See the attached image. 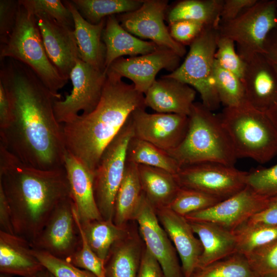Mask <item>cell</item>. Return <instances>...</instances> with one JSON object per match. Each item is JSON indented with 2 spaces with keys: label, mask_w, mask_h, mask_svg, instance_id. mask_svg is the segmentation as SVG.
<instances>
[{
  "label": "cell",
  "mask_w": 277,
  "mask_h": 277,
  "mask_svg": "<svg viewBox=\"0 0 277 277\" xmlns=\"http://www.w3.org/2000/svg\"><path fill=\"white\" fill-rule=\"evenodd\" d=\"M122 78L108 70L96 107L88 114H78L62 124L67 151L93 174L104 150L132 112L146 107L144 94Z\"/></svg>",
  "instance_id": "3"
},
{
  "label": "cell",
  "mask_w": 277,
  "mask_h": 277,
  "mask_svg": "<svg viewBox=\"0 0 277 277\" xmlns=\"http://www.w3.org/2000/svg\"><path fill=\"white\" fill-rule=\"evenodd\" d=\"M126 160L137 165L160 168L173 174H176L180 169L167 152L134 136L128 145Z\"/></svg>",
  "instance_id": "32"
},
{
  "label": "cell",
  "mask_w": 277,
  "mask_h": 277,
  "mask_svg": "<svg viewBox=\"0 0 277 277\" xmlns=\"http://www.w3.org/2000/svg\"><path fill=\"white\" fill-rule=\"evenodd\" d=\"M0 231L14 234L10 208L3 190L0 189Z\"/></svg>",
  "instance_id": "49"
},
{
  "label": "cell",
  "mask_w": 277,
  "mask_h": 277,
  "mask_svg": "<svg viewBox=\"0 0 277 277\" xmlns=\"http://www.w3.org/2000/svg\"><path fill=\"white\" fill-rule=\"evenodd\" d=\"M269 200V197L257 193L246 186L214 205L185 217L189 221L211 222L233 231L264 209Z\"/></svg>",
  "instance_id": "14"
},
{
  "label": "cell",
  "mask_w": 277,
  "mask_h": 277,
  "mask_svg": "<svg viewBox=\"0 0 277 277\" xmlns=\"http://www.w3.org/2000/svg\"><path fill=\"white\" fill-rule=\"evenodd\" d=\"M205 27L204 25L199 22L183 20L169 24L168 28L172 37L177 42L185 46L190 45Z\"/></svg>",
  "instance_id": "44"
},
{
  "label": "cell",
  "mask_w": 277,
  "mask_h": 277,
  "mask_svg": "<svg viewBox=\"0 0 277 277\" xmlns=\"http://www.w3.org/2000/svg\"><path fill=\"white\" fill-rule=\"evenodd\" d=\"M223 0H183L167 9L169 24L183 20L201 23L205 26L219 27Z\"/></svg>",
  "instance_id": "29"
},
{
  "label": "cell",
  "mask_w": 277,
  "mask_h": 277,
  "mask_svg": "<svg viewBox=\"0 0 277 277\" xmlns=\"http://www.w3.org/2000/svg\"><path fill=\"white\" fill-rule=\"evenodd\" d=\"M106 78V72L78 59L70 75L73 88L65 99L57 100L54 105L56 118L60 124L78 115L91 112L97 106Z\"/></svg>",
  "instance_id": "11"
},
{
  "label": "cell",
  "mask_w": 277,
  "mask_h": 277,
  "mask_svg": "<svg viewBox=\"0 0 277 277\" xmlns=\"http://www.w3.org/2000/svg\"><path fill=\"white\" fill-rule=\"evenodd\" d=\"M168 6L166 0H144L136 10L116 16L122 27L131 34L150 39L182 57L186 53L185 46L172 37L164 22Z\"/></svg>",
  "instance_id": "13"
},
{
  "label": "cell",
  "mask_w": 277,
  "mask_h": 277,
  "mask_svg": "<svg viewBox=\"0 0 277 277\" xmlns=\"http://www.w3.org/2000/svg\"><path fill=\"white\" fill-rule=\"evenodd\" d=\"M44 267L33 254L30 243L0 231V272L9 276L38 277Z\"/></svg>",
  "instance_id": "23"
},
{
  "label": "cell",
  "mask_w": 277,
  "mask_h": 277,
  "mask_svg": "<svg viewBox=\"0 0 277 277\" xmlns=\"http://www.w3.org/2000/svg\"><path fill=\"white\" fill-rule=\"evenodd\" d=\"M18 7V1H0V44L6 42L14 29Z\"/></svg>",
  "instance_id": "45"
},
{
  "label": "cell",
  "mask_w": 277,
  "mask_h": 277,
  "mask_svg": "<svg viewBox=\"0 0 277 277\" xmlns=\"http://www.w3.org/2000/svg\"><path fill=\"white\" fill-rule=\"evenodd\" d=\"M265 113L277 131V99L269 106Z\"/></svg>",
  "instance_id": "52"
},
{
  "label": "cell",
  "mask_w": 277,
  "mask_h": 277,
  "mask_svg": "<svg viewBox=\"0 0 277 277\" xmlns=\"http://www.w3.org/2000/svg\"><path fill=\"white\" fill-rule=\"evenodd\" d=\"M245 256L258 277H277V240Z\"/></svg>",
  "instance_id": "39"
},
{
  "label": "cell",
  "mask_w": 277,
  "mask_h": 277,
  "mask_svg": "<svg viewBox=\"0 0 277 277\" xmlns=\"http://www.w3.org/2000/svg\"><path fill=\"white\" fill-rule=\"evenodd\" d=\"M219 27L205 26L190 44L189 50L180 66L166 74L192 87L200 94L202 103L211 111L221 105L214 77L215 53Z\"/></svg>",
  "instance_id": "7"
},
{
  "label": "cell",
  "mask_w": 277,
  "mask_h": 277,
  "mask_svg": "<svg viewBox=\"0 0 277 277\" xmlns=\"http://www.w3.org/2000/svg\"><path fill=\"white\" fill-rule=\"evenodd\" d=\"M0 82L9 98L11 117L0 130V143L25 164L43 170L65 167L62 125L54 105L61 100L26 65L0 59Z\"/></svg>",
  "instance_id": "1"
},
{
  "label": "cell",
  "mask_w": 277,
  "mask_h": 277,
  "mask_svg": "<svg viewBox=\"0 0 277 277\" xmlns=\"http://www.w3.org/2000/svg\"><path fill=\"white\" fill-rule=\"evenodd\" d=\"M38 277H55L49 270L45 267L39 273Z\"/></svg>",
  "instance_id": "53"
},
{
  "label": "cell",
  "mask_w": 277,
  "mask_h": 277,
  "mask_svg": "<svg viewBox=\"0 0 277 277\" xmlns=\"http://www.w3.org/2000/svg\"><path fill=\"white\" fill-rule=\"evenodd\" d=\"M65 169L70 197L80 222L103 220L94 197V174L67 151L65 158Z\"/></svg>",
  "instance_id": "22"
},
{
  "label": "cell",
  "mask_w": 277,
  "mask_h": 277,
  "mask_svg": "<svg viewBox=\"0 0 277 277\" xmlns=\"http://www.w3.org/2000/svg\"><path fill=\"white\" fill-rule=\"evenodd\" d=\"M4 58L14 59L29 67L54 94L59 93L68 81L49 59L35 15L29 13L19 2L14 29L0 45V59Z\"/></svg>",
  "instance_id": "6"
},
{
  "label": "cell",
  "mask_w": 277,
  "mask_h": 277,
  "mask_svg": "<svg viewBox=\"0 0 277 277\" xmlns=\"http://www.w3.org/2000/svg\"><path fill=\"white\" fill-rule=\"evenodd\" d=\"M161 225L166 232L180 257L184 277H190L197 267L203 247L195 235L190 222L170 209H156Z\"/></svg>",
  "instance_id": "20"
},
{
  "label": "cell",
  "mask_w": 277,
  "mask_h": 277,
  "mask_svg": "<svg viewBox=\"0 0 277 277\" xmlns=\"http://www.w3.org/2000/svg\"><path fill=\"white\" fill-rule=\"evenodd\" d=\"M276 6H277V0H276ZM276 19H277V9H276ZM277 29V28H276Z\"/></svg>",
  "instance_id": "54"
},
{
  "label": "cell",
  "mask_w": 277,
  "mask_h": 277,
  "mask_svg": "<svg viewBox=\"0 0 277 277\" xmlns=\"http://www.w3.org/2000/svg\"><path fill=\"white\" fill-rule=\"evenodd\" d=\"M106 47L105 71L116 60L123 56L130 57L152 52L158 49L157 45L131 34L120 24L116 15L106 18L102 34Z\"/></svg>",
  "instance_id": "25"
},
{
  "label": "cell",
  "mask_w": 277,
  "mask_h": 277,
  "mask_svg": "<svg viewBox=\"0 0 277 277\" xmlns=\"http://www.w3.org/2000/svg\"><path fill=\"white\" fill-rule=\"evenodd\" d=\"M247 222L255 225L277 226V196L269 197L266 207Z\"/></svg>",
  "instance_id": "47"
},
{
  "label": "cell",
  "mask_w": 277,
  "mask_h": 277,
  "mask_svg": "<svg viewBox=\"0 0 277 277\" xmlns=\"http://www.w3.org/2000/svg\"><path fill=\"white\" fill-rule=\"evenodd\" d=\"M83 17L97 24L112 15L130 12L139 8L144 0H72Z\"/></svg>",
  "instance_id": "33"
},
{
  "label": "cell",
  "mask_w": 277,
  "mask_h": 277,
  "mask_svg": "<svg viewBox=\"0 0 277 277\" xmlns=\"http://www.w3.org/2000/svg\"><path fill=\"white\" fill-rule=\"evenodd\" d=\"M190 277H258L246 257L235 252L195 270Z\"/></svg>",
  "instance_id": "35"
},
{
  "label": "cell",
  "mask_w": 277,
  "mask_h": 277,
  "mask_svg": "<svg viewBox=\"0 0 277 277\" xmlns=\"http://www.w3.org/2000/svg\"><path fill=\"white\" fill-rule=\"evenodd\" d=\"M277 66V29L268 35L264 46V53Z\"/></svg>",
  "instance_id": "51"
},
{
  "label": "cell",
  "mask_w": 277,
  "mask_h": 277,
  "mask_svg": "<svg viewBox=\"0 0 277 277\" xmlns=\"http://www.w3.org/2000/svg\"><path fill=\"white\" fill-rule=\"evenodd\" d=\"M235 45L232 39L219 33L214 57L220 66L242 80L245 62L238 54Z\"/></svg>",
  "instance_id": "41"
},
{
  "label": "cell",
  "mask_w": 277,
  "mask_h": 277,
  "mask_svg": "<svg viewBox=\"0 0 277 277\" xmlns=\"http://www.w3.org/2000/svg\"><path fill=\"white\" fill-rule=\"evenodd\" d=\"M143 192L155 209L168 207L181 187L175 176L163 169L138 165Z\"/></svg>",
  "instance_id": "28"
},
{
  "label": "cell",
  "mask_w": 277,
  "mask_h": 277,
  "mask_svg": "<svg viewBox=\"0 0 277 277\" xmlns=\"http://www.w3.org/2000/svg\"><path fill=\"white\" fill-rule=\"evenodd\" d=\"M74 213L82 237L80 249L67 261L82 269L90 271L96 277H106L105 263L91 249L82 230L80 220L74 207Z\"/></svg>",
  "instance_id": "40"
},
{
  "label": "cell",
  "mask_w": 277,
  "mask_h": 277,
  "mask_svg": "<svg viewBox=\"0 0 277 277\" xmlns=\"http://www.w3.org/2000/svg\"><path fill=\"white\" fill-rule=\"evenodd\" d=\"M126 236L111 249L105 261L106 277H137L142 255L137 242Z\"/></svg>",
  "instance_id": "30"
},
{
  "label": "cell",
  "mask_w": 277,
  "mask_h": 277,
  "mask_svg": "<svg viewBox=\"0 0 277 277\" xmlns=\"http://www.w3.org/2000/svg\"><path fill=\"white\" fill-rule=\"evenodd\" d=\"M134 136L166 151L176 148L184 138L188 127V116L175 113H149L138 108L130 115Z\"/></svg>",
  "instance_id": "16"
},
{
  "label": "cell",
  "mask_w": 277,
  "mask_h": 277,
  "mask_svg": "<svg viewBox=\"0 0 277 277\" xmlns=\"http://www.w3.org/2000/svg\"><path fill=\"white\" fill-rule=\"evenodd\" d=\"M0 189L8 203L14 233L31 245L56 207L70 197L65 167L28 165L0 143Z\"/></svg>",
  "instance_id": "2"
},
{
  "label": "cell",
  "mask_w": 277,
  "mask_h": 277,
  "mask_svg": "<svg viewBox=\"0 0 277 277\" xmlns=\"http://www.w3.org/2000/svg\"><path fill=\"white\" fill-rule=\"evenodd\" d=\"M134 220L138 224L146 248L160 264L165 277H184L177 253L159 222L156 209L144 192Z\"/></svg>",
  "instance_id": "15"
},
{
  "label": "cell",
  "mask_w": 277,
  "mask_h": 277,
  "mask_svg": "<svg viewBox=\"0 0 277 277\" xmlns=\"http://www.w3.org/2000/svg\"><path fill=\"white\" fill-rule=\"evenodd\" d=\"M32 251L43 266L55 277H96L90 271L78 268L66 260L33 248Z\"/></svg>",
  "instance_id": "43"
},
{
  "label": "cell",
  "mask_w": 277,
  "mask_h": 277,
  "mask_svg": "<svg viewBox=\"0 0 277 277\" xmlns=\"http://www.w3.org/2000/svg\"><path fill=\"white\" fill-rule=\"evenodd\" d=\"M276 1L258 0L235 19L221 23L220 35L232 39L236 51L244 61L264 53L268 34L277 28Z\"/></svg>",
  "instance_id": "8"
},
{
  "label": "cell",
  "mask_w": 277,
  "mask_h": 277,
  "mask_svg": "<svg viewBox=\"0 0 277 277\" xmlns=\"http://www.w3.org/2000/svg\"><path fill=\"white\" fill-rule=\"evenodd\" d=\"M219 115L237 159L264 164L277 154V131L264 112L246 103L225 107Z\"/></svg>",
  "instance_id": "5"
},
{
  "label": "cell",
  "mask_w": 277,
  "mask_h": 277,
  "mask_svg": "<svg viewBox=\"0 0 277 277\" xmlns=\"http://www.w3.org/2000/svg\"><path fill=\"white\" fill-rule=\"evenodd\" d=\"M27 11L35 15L44 13L57 22L74 29V21L69 9L60 0H19Z\"/></svg>",
  "instance_id": "38"
},
{
  "label": "cell",
  "mask_w": 277,
  "mask_h": 277,
  "mask_svg": "<svg viewBox=\"0 0 277 277\" xmlns=\"http://www.w3.org/2000/svg\"><path fill=\"white\" fill-rule=\"evenodd\" d=\"M47 55L61 75L67 80L80 58L74 29L44 13L35 15Z\"/></svg>",
  "instance_id": "18"
},
{
  "label": "cell",
  "mask_w": 277,
  "mask_h": 277,
  "mask_svg": "<svg viewBox=\"0 0 277 277\" xmlns=\"http://www.w3.org/2000/svg\"><path fill=\"white\" fill-rule=\"evenodd\" d=\"M63 2L73 16L74 32L80 59L97 69L105 71L106 47L102 39V34L106 18L97 24H92L83 17L71 1Z\"/></svg>",
  "instance_id": "24"
},
{
  "label": "cell",
  "mask_w": 277,
  "mask_h": 277,
  "mask_svg": "<svg viewBox=\"0 0 277 277\" xmlns=\"http://www.w3.org/2000/svg\"><path fill=\"white\" fill-rule=\"evenodd\" d=\"M248 172L216 162H202L180 167L175 174L180 187L201 191L221 200L247 186Z\"/></svg>",
  "instance_id": "10"
},
{
  "label": "cell",
  "mask_w": 277,
  "mask_h": 277,
  "mask_svg": "<svg viewBox=\"0 0 277 277\" xmlns=\"http://www.w3.org/2000/svg\"><path fill=\"white\" fill-rule=\"evenodd\" d=\"M80 224L90 247L104 263L113 246L126 235L124 227L116 225L112 220L80 222Z\"/></svg>",
  "instance_id": "31"
},
{
  "label": "cell",
  "mask_w": 277,
  "mask_h": 277,
  "mask_svg": "<svg viewBox=\"0 0 277 277\" xmlns=\"http://www.w3.org/2000/svg\"><path fill=\"white\" fill-rule=\"evenodd\" d=\"M189 222L203 247L196 269L236 252V241L233 231L211 222Z\"/></svg>",
  "instance_id": "26"
},
{
  "label": "cell",
  "mask_w": 277,
  "mask_h": 277,
  "mask_svg": "<svg viewBox=\"0 0 277 277\" xmlns=\"http://www.w3.org/2000/svg\"><path fill=\"white\" fill-rule=\"evenodd\" d=\"M258 0H223L220 23L232 21L253 6Z\"/></svg>",
  "instance_id": "46"
},
{
  "label": "cell",
  "mask_w": 277,
  "mask_h": 277,
  "mask_svg": "<svg viewBox=\"0 0 277 277\" xmlns=\"http://www.w3.org/2000/svg\"><path fill=\"white\" fill-rule=\"evenodd\" d=\"M214 77L221 104L235 107L248 103L242 80L220 66L215 60Z\"/></svg>",
  "instance_id": "36"
},
{
  "label": "cell",
  "mask_w": 277,
  "mask_h": 277,
  "mask_svg": "<svg viewBox=\"0 0 277 277\" xmlns=\"http://www.w3.org/2000/svg\"><path fill=\"white\" fill-rule=\"evenodd\" d=\"M242 78L248 103L265 112L277 99V66L263 53L245 61Z\"/></svg>",
  "instance_id": "19"
},
{
  "label": "cell",
  "mask_w": 277,
  "mask_h": 277,
  "mask_svg": "<svg viewBox=\"0 0 277 277\" xmlns=\"http://www.w3.org/2000/svg\"><path fill=\"white\" fill-rule=\"evenodd\" d=\"M247 186L267 197L277 196V164L259 167L248 172Z\"/></svg>",
  "instance_id": "42"
},
{
  "label": "cell",
  "mask_w": 277,
  "mask_h": 277,
  "mask_svg": "<svg viewBox=\"0 0 277 277\" xmlns=\"http://www.w3.org/2000/svg\"><path fill=\"white\" fill-rule=\"evenodd\" d=\"M181 143L168 154L181 167L202 162L234 166L238 159L220 117L202 103L194 102Z\"/></svg>",
  "instance_id": "4"
},
{
  "label": "cell",
  "mask_w": 277,
  "mask_h": 277,
  "mask_svg": "<svg viewBox=\"0 0 277 277\" xmlns=\"http://www.w3.org/2000/svg\"><path fill=\"white\" fill-rule=\"evenodd\" d=\"M181 58L172 50L159 47L147 54L117 58L108 70L130 79L135 88L144 94L155 81L160 70L164 69L171 72L174 71L181 65Z\"/></svg>",
  "instance_id": "17"
},
{
  "label": "cell",
  "mask_w": 277,
  "mask_h": 277,
  "mask_svg": "<svg viewBox=\"0 0 277 277\" xmlns=\"http://www.w3.org/2000/svg\"><path fill=\"white\" fill-rule=\"evenodd\" d=\"M195 95L196 90L190 86L164 75L144 94L145 104L157 113L188 116Z\"/></svg>",
  "instance_id": "21"
},
{
  "label": "cell",
  "mask_w": 277,
  "mask_h": 277,
  "mask_svg": "<svg viewBox=\"0 0 277 277\" xmlns=\"http://www.w3.org/2000/svg\"><path fill=\"white\" fill-rule=\"evenodd\" d=\"M137 277H165L160 264L146 248L142 253Z\"/></svg>",
  "instance_id": "48"
},
{
  "label": "cell",
  "mask_w": 277,
  "mask_h": 277,
  "mask_svg": "<svg viewBox=\"0 0 277 277\" xmlns=\"http://www.w3.org/2000/svg\"><path fill=\"white\" fill-rule=\"evenodd\" d=\"M143 194L138 165L126 162L123 180L116 192L113 221L117 226L134 220Z\"/></svg>",
  "instance_id": "27"
},
{
  "label": "cell",
  "mask_w": 277,
  "mask_h": 277,
  "mask_svg": "<svg viewBox=\"0 0 277 277\" xmlns=\"http://www.w3.org/2000/svg\"><path fill=\"white\" fill-rule=\"evenodd\" d=\"M133 136V127L130 116L104 150L94 172V197L104 220L113 219L115 195L126 168L127 147Z\"/></svg>",
  "instance_id": "9"
},
{
  "label": "cell",
  "mask_w": 277,
  "mask_h": 277,
  "mask_svg": "<svg viewBox=\"0 0 277 277\" xmlns=\"http://www.w3.org/2000/svg\"><path fill=\"white\" fill-rule=\"evenodd\" d=\"M82 237L70 197L54 209L35 241L33 249L67 260L81 247Z\"/></svg>",
  "instance_id": "12"
},
{
  "label": "cell",
  "mask_w": 277,
  "mask_h": 277,
  "mask_svg": "<svg viewBox=\"0 0 277 277\" xmlns=\"http://www.w3.org/2000/svg\"><path fill=\"white\" fill-rule=\"evenodd\" d=\"M222 200L200 190L181 187L168 207L175 213L185 216L208 208Z\"/></svg>",
  "instance_id": "37"
},
{
  "label": "cell",
  "mask_w": 277,
  "mask_h": 277,
  "mask_svg": "<svg viewBox=\"0 0 277 277\" xmlns=\"http://www.w3.org/2000/svg\"><path fill=\"white\" fill-rule=\"evenodd\" d=\"M233 232L236 252L245 256L277 240V226L255 225L246 222Z\"/></svg>",
  "instance_id": "34"
},
{
  "label": "cell",
  "mask_w": 277,
  "mask_h": 277,
  "mask_svg": "<svg viewBox=\"0 0 277 277\" xmlns=\"http://www.w3.org/2000/svg\"><path fill=\"white\" fill-rule=\"evenodd\" d=\"M11 117V107L8 95L0 82V130L5 128Z\"/></svg>",
  "instance_id": "50"
}]
</instances>
